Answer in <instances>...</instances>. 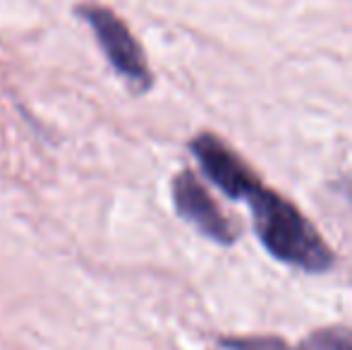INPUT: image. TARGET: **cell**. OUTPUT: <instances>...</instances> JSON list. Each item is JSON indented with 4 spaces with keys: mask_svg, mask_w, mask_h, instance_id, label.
<instances>
[{
    "mask_svg": "<svg viewBox=\"0 0 352 350\" xmlns=\"http://www.w3.org/2000/svg\"><path fill=\"white\" fill-rule=\"evenodd\" d=\"M254 230L261 245L278 262L295 269L321 274L333 266V252L311 221L292 201L259 182L247 197Z\"/></svg>",
    "mask_w": 352,
    "mask_h": 350,
    "instance_id": "obj_1",
    "label": "cell"
},
{
    "mask_svg": "<svg viewBox=\"0 0 352 350\" xmlns=\"http://www.w3.org/2000/svg\"><path fill=\"white\" fill-rule=\"evenodd\" d=\"M77 14L91 27L103 56L113 65V70L132 87V91L144 94L153 87V75L148 70L140 41L132 36L130 27L113 12L111 8L98 3L77 5Z\"/></svg>",
    "mask_w": 352,
    "mask_h": 350,
    "instance_id": "obj_2",
    "label": "cell"
},
{
    "mask_svg": "<svg viewBox=\"0 0 352 350\" xmlns=\"http://www.w3.org/2000/svg\"><path fill=\"white\" fill-rule=\"evenodd\" d=\"M190 149L195 159L199 161L206 177L230 199H247L250 192L259 185L256 175L250 171V166L211 132H201L190 142Z\"/></svg>",
    "mask_w": 352,
    "mask_h": 350,
    "instance_id": "obj_3",
    "label": "cell"
},
{
    "mask_svg": "<svg viewBox=\"0 0 352 350\" xmlns=\"http://www.w3.org/2000/svg\"><path fill=\"white\" fill-rule=\"evenodd\" d=\"M173 204L177 214L204 238L218 245H232L237 240V228L221 214L216 201L192 171H180L173 177Z\"/></svg>",
    "mask_w": 352,
    "mask_h": 350,
    "instance_id": "obj_4",
    "label": "cell"
},
{
    "mask_svg": "<svg viewBox=\"0 0 352 350\" xmlns=\"http://www.w3.org/2000/svg\"><path fill=\"white\" fill-rule=\"evenodd\" d=\"M302 350H352V329L331 327L314 331L305 341Z\"/></svg>",
    "mask_w": 352,
    "mask_h": 350,
    "instance_id": "obj_5",
    "label": "cell"
},
{
    "mask_svg": "<svg viewBox=\"0 0 352 350\" xmlns=\"http://www.w3.org/2000/svg\"><path fill=\"white\" fill-rule=\"evenodd\" d=\"M221 346L226 350H290L283 341L274 336H237V338H223Z\"/></svg>",
    "mask_w": 352,
    "mask_h": 350,
    "instance_id": "obj_6",
    "label": "cell"
}]
</instances>
